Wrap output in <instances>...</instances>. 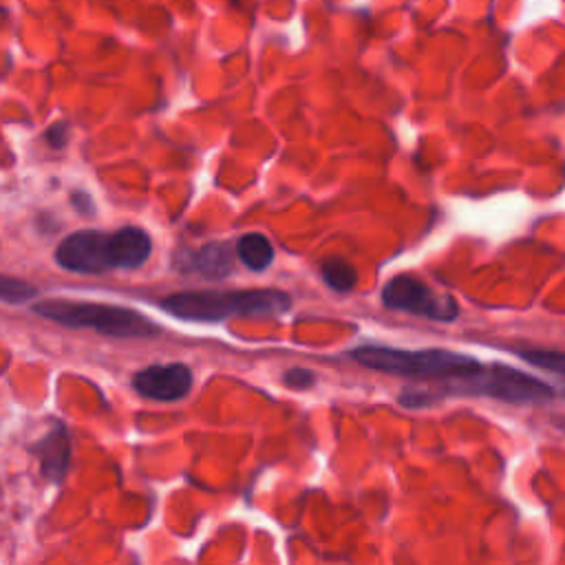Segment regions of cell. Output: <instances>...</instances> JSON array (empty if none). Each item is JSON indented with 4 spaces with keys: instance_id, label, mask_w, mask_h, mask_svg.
I'll return each instance as SVG.
<instances>
[{
    "instance_id": "1",
    "label": "cell",
    "mask_w": 565,
    "mask_h": 565,
    "mask_svg": "<svg viewBox=\"0 0 565 565\" xmlns=\"http://www.w3.org/2000/svg\"><path fill=\"white\" fill-rule=\"evenodd\" d=\"M351 358L373 371L402 375L411 380H426L439 384L435 397L461 395V388L486 364L472 355L448 349H395L382 344H362L351 351Z\"/></svg>"
},
{
    "instance_id": "2",
    "label": "cell",
    "mask_w": 565,
    "mask_h": 565,
    "mask_svg": "<svg viewBox=\"0 0 565 565\" xmlns=\"http://www.w3.org/2000/svg\"><path fill=\"white\" fill-rule=\"evenodd\" d=\"M291 307V296L278 289L181 291L161 300V309L196 322H218L232 316H278Z\"/></svg>"
},
{
    "instance_id": "3",
    "label": "cell",
    "mask_w": 565,
    "mask_h": 565,
    "mask_svg": "<svg viewBox=\"0 0 565 565\" xmlns=\"http://www.w3.org/2000/svg\"><path fill=\"white\" fill-rule=\"evenodd\" d=\"M33 311L46 320L60 322L71 329H93L110 338H154L161 333L143 313L102 302H75V300H42L33 305Z\"/></svg>"
},
{
    "instance_id": "4",
    "label": "cell",
    "mask_w": 565,
    "mask_h": 565,
    "mask_svg": "<svg viewBox=\"0 0 565 565\" xmlns=\"http://www.w3.org/2000/svg\"><path fill=\"white\" fill-rule=\"evenodd\" d=\"M468 391L470 395H486L510 404H541L556 395L547 382L497 362L486 364L481 373L470 380Z\"/></svg>"
},
{
    "instance_id": "5",
    "label": "cell",
    "mask_w": 565,
    "mask_h": 565,
    "mask_svg": "<svg viewBox=\"0 0 565 565\" xmlns=\"http://www.w3.org/2000/svg\"><path fill=\"white\" fill-rule=\"evenodd\" d=\"M382 302L388 309L415 313V316L439 320V322H450L459 316V305L452 296L435 291L424 280H419L411 274L393 276L384 285Z\"/></svg>"
},
{
    "instance_id": "6",
    "label": "cell",
    "mask_w": 565,
    "mask_h": 565,
    "mask_svg": "<svg viewBox=\"0 0 565 565\" xmlns=\"http://www.w3.org/2000/svg\"><path fill=\"white\" fill-rule=\"evenodd\" d=\"M110 238L113 234L102 230L73 232L57 245L55 260L60 267L75 274H106L115 269Z\"/></svg>"
},
{
    "instance_id": "7",
    "label": "cell",
    "mask_w": 565,
    "mask_h": 565,
    "mask_svg": "<svg viewBox=\"0 0 565 565\" xmlns=\"http://www.w3.org/2000/svg\"><path fill=\"white\" fill-rule=\"evenodd\" d=\"M132 388L148 399L174 402L190 393L192 371L181 362L150 364L132 375Z\"/></svg>"
},
{
    "instance_id": "8",
    "label": "cell",
    "mask_w": 565,
    "mask_h": 565,
    "mask_svg": "<svg viewBox=\"0 0 565 565\" xmlns=\"http://www.w3.org/2000/svg\"><path fill=\"white\" fill-rule=\"evenodd\" d=\"M31 452L35 455L40 470L46 479L60 483L71 463V437L62 422H53L49 430L33 444Z\"/></svg>"
},
{
    "instance_id": "9",
    "label": "cell",
    "mask_w": 565,
    "mask_h": 565,
    "mask_svg": "<svg viewBox=\"0 0 565 565\" xmlns=\"http://www.w3.org/2000/svg\"><path fill=\"white\" fill-rule=\"evenodd\" d=\"M174 265L183 271H199L205 278H225L232 269V247L225 241L207 243L196 252L179 254Z\"/></svg>"
},
{
    "instance_id": "10",
    "label": "cell",
    "mask_w": 565,
    "mask_h": 565,
    "mask_svg": "<svg viewBox=\"0 0 565 565\" xmlns=\"http://www.w3.org/2000/svg\"><path fill=\"white\" fill-rule=\"evenodd\" d=\"M113 263L115 269H135L139 265H143L152 252V241L150 236L141 230V227H121L117 232H113Z\"/></svg>"
},
{
    "instance_id": "11",
    "label": "cell",
    "mask_w": 565,
    "mask_h": 565,
    "mask_svg": "<svg viewBox=\"0 0 565 565\" xmlns=\"http://www.w3.org/2000/svg\"><path fill=\"white\" fill-rule=\"evenodd\" d=\"M236 256L254 271H260L271 265L274 260V247L265 234L249 232L238 238L236 243Z\"/></svg>"
},
{
    "instance_id": "12",
    "label": "cell",
    "mask_w": 565,
    "mask_h": 565,
    "mask_svg": "<svg viewBox=\"0 0 565 565\" xmlns=\"http://www.w3.org/2000/svg\"><path fill=\"white\" fill-rule=\"evenodd\" d=\"M320 274H322L324 282L335 291H349V289H353V285L358 280L353 265L349 260H344L342 256L324 258L320 263Z\"/></svg>"
},
{
    "instance_id": "13",
    "label": "cell",
    "mask_w": 565,
    "mask_h": 565,
    "mask_svg": "<svg viewBox=\"0 0 565 565\" xmlns=\"http://www.w3.org/2000/svg\"><path fill=\"white\" fill-rule=\"evenodd\" d=\"M519 355L534 364V366H541L545 371H554L558 375H565V353H558V351H545V349H521Z\"/></svg>"
},
{
    "instance_id": "14",
    "label": "cell",
    "mask_w": 565,
    "mask_h": 565,
    "mask_svg": "<svg viewBox=\"0 0 565 565\" xmlns=\"http://www.w3.org/2000/svg\"><path fill=\"white\" fill-rule=\"evenodd\" d=\"M38 294V289L20 278H11V276H2L0 280V298L9 305H18V302H26Z\"/></svg>"
},
{
    "instance_id": "15",
    "label": "cell",
    "mask_w": 565,
    "mask_h": 565,
    "mask_svg": "<svg viewBox=\"0 0 565 565\" xmlns=\"http://www.w3.org/2000/svg\"><path fill=\"white\" fill-rule=\"evenodd\" d=\"M282 382H285L289 388H309V386L316 384V375H313V371H309V369L296 366V369H289V371L282 375Z\"/></svg>"
},
{
    "instance_id": "16",
    "label": "cell",
    "mask_w": 565,
    "mask_h": 565,
    "mask_svg": "<svg viewBox=\"0 0 565 565\" xmlns=\"http://www.w3.org/2000/svg\"><path fill=\"white\" fill-rule=\"evenodd\" d=\"M46 141L53 148H64L68 141V124L66 121H57L46 130Z\"/></svg>"
},
{
    "instance_id": "17",
    "label": "cell",
    "mask_w": 565,
    "mask_h": 565,
    "mask_svg": "<svg viewBox=\"0 0 565 565\" xmlns=\"http://www.w3.org/2000/svg\"><path fill=\"white\" fill-rule=\"evenodd\" d=\"M71 203L82 212V214H88V212H93V201H90V196L86 194V192H73L71 194Z\"/></svg>"
}]
</instances>
